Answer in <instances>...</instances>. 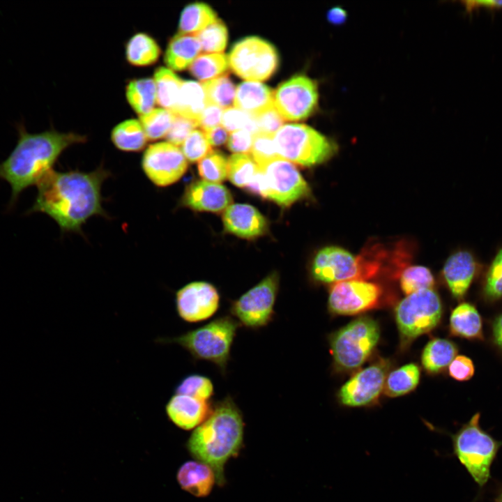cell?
Masks as SVG:
<instances>
[{
  "instance_id": "cell-1",
  "label": "cell",
  "mask_w": 502,
  "mask_h": 502,
  "mask_svg": "<svg viewBox=\"0 0 502 502\" xmlns=\"http://www.w3.org/2000/svg\"><path fill=\"white\" fill-rule=\"evenodd\" d=\"M110 173L100 167L91 172H50L38 184L31 213H43L62 231H79L94 215L107 217L102 205L101 187Z\"/></svg>"
},
{
  "instance_id": "cell-2",
  "label": "cell",
  "mask_w": 502,
  "mask_h": 502,
  "mask_svg": "<svg viewBox=\"0 0 502 502\" xmlns=\"http://www.w3.org/2000/svg\"><path fill=\"white\" fill-rule=\"evenodd\" d=\"M17 130L15 146L0 162V179L6 181L11 188L10 208L15 205L22 192L38 185L53 170L54 163L66 149L86 140L84 136L54 130L31 133L22 122L17 124Z\"/></svg>"
},
{
  "instance_id": "cell-3",
  "label": "cell",
  "mask_w": 502,
  "mask_h": 502,
  "mask_svg": "<svg viewBox=\"0 0 502 502\" xmlns=\"http://www.w3.org/2000/svg\"><path fill=\"white\" fill-rule=\"evenodd\" d=\"M242 413L230 395L217 402L207 418L191 434L188 448L198 461L213 470L216 482H225L226 462L236 456L243 439Z\"/></svg>"
},
{
  "instance_id": "cell-4",
  "label": "cell",
  "mask_w": 502,
  "mask_h": 502,
  "mask_svg": "<svg viewBox=\"0 0 502 502\" xmlns=\"http://www.w3.org/2000/svg\"><path fill=\"white\" fill-rule=\"evenodd\" d=\"M240 326L233 317L225 315L178 336L159 337L156 342L178 344L195 360L213 363L225 374L230 360L231 347Z\"/></svg>"
},
{
  "instance_id": "cell-5",
  "label": "cell",
  "mask_w": 502,
  "mask_h": 502,
  "mask_svg": "<svg viewBox=\"0 0 502 502\" xmlns=\"http://www.w3.org/2000/svg\"><path fill=\"white\" fill-rule=\"evenodd\" d=\"M480 413L451 434L453 454L480 488L491 478V468L502 441L496 439L480 425Z\"/></svg>"
},
{
  "instance_id": "cell-6",
  "label": "cell",
  "mask_w": 502,
  "mask_h": 502,
  "mask_svg": "<svg viewBox=\"0 0 502 502\" xmlns=\"http://www.w3.org/2000/svg\"><path fill=\"white\" fill-rule=\"evenodd\" d=\"M273 139L280 157L304 167L324 162L337 151L333 140L305 124H284Z\"/></svg>"
},
{
  "instance_id": "cell-7",
  "label": "cell",
  "mask_w": 502,
  "mask_h": 502,
  "mask_svg": "<svg viewBox=\"0 0 502 502\" xmlns=\"http://www.w3.org/2000/svg\"><path fill=\"white\" fill-rule=\"evenodd\" d=\"M380 337L378 323L368 317L354 319L335 331L329 338L336 370L358 368L370 356Z\"/></svg>"
},
{
  "instance_id": "cell-8",
  "label": "cell",
  "mask_w": 502,
  "mask_h": 502,
  "mask_svg": "<svg viewBox=\"0 0 502 502\" xmlns=\"http://www.w3.org/2000/svg\"><path fill=\"white\" fill-rule=\"evenodd\" d=\"M441 314V302L433 289L419 291L402 299L396 307L395 319L403 346L434 329Z\"/></svg>"
},
{
  "instance_id": "cell-9",
  "label": "cell",
  "mask_w": 502,
  "mask_h": 502,
  "mask_svg": "<svg viewBox=\"0 0 502 502\" xmlns=\"http://www.w3.org/2000/svg\"><path fill=\"white\" fill-rule=\"evenodd\" d=\"M379 268L376 261L355 256L337 246H327L315 255L311 268L312 278L321 283L347 280H365L373 277Z\"/></svg>"
},
{
  "instance_id": "cell-10",
  "label": "cell",
  "mask_w": 502,
  "mask_h": 502,
  "mask_svg": "<svg viewBox=\"0 0 502 502\" xmlns=\"http://www.w3.org/2000/svg\"><path fill=\"white\" fill-rule=\"evenodd\" d=\"M280 286L279 274L273 271L231 302L229 312L241 326L249 329L266 326L275 314Z\"/></svg>"
},
{
  "instance_id": "cell-11",
  "label": "cell",
  "mask_w": 502,
  "mask_h": 502,
  "mask_svg": "<svg viewBox=\"0 0 502 502\" xmlns=\"http://www.w3.org/2000/svg\"><path fill=\"white\" fill-rule=\"evenodd\" d=\"M228 61L229 68L238 77L259 82L272 76L277 68L279 59L271 43L259 37L250 36L234 45Z\"/></svg>"
},
{
  "instance_id": "cell-12",
  "label": "cell",
  "mask_w": 502,
  "mask_h": 502,
  "mask_svg": "<svg viewBox=\"0 0 502 502\" xmlns=\"http://www.w3.org/2000/svg\"><path fill=\"white\" fill-rule=\"evenodd\" d=\"M266 187L265 199L282 207H288L310 194L307 183L296 166L277 157L258 166Z\"/></svg>"
},
{
  "instance_id": "cell-13",
  "label": "cell",
  "mask_w": 502,
  "mask_h": 502,
  "mask_svg": "<svg viewBox=\"0 0 502 502\" xmlns=\"http://www.w3.org/2000/svg\"><path fill=\"white\" fill-rule=\"evenodd\" d=\"M319 93L317 82L304 75H294L273 91V105L284 120L301 121L317 109Z\"/></svg>"
},
{
  "instance_id": "cell-14",
  "label": "cell",
  "mask_w": 502,
  "mask_h": 502,
  "mask_svg": "<svg viewBox=\"0 0 502 502\" xmlns=\"http://www.w3.org/2000/svg\"><path fill=\"white\" fill-rule=\"evenodd\" d=\"M381 287L365 280L334 283L330 289L328 308L330 313L353 315L371 310L379 303Z\"/></svg>"
},
{
  "instance_id": "cell-15",
  "label": "cell",
  "mask_w": 502,
  "mask_h": 502,
  "mask_svg": "<svg viewBox=\"0 0 502 502\" xmlns=\"http://www.w3.org/2000/svg\"><path fill=\"white\" fill-rule=\"evenodd\" d=\"M142 167L154 185L165 187L183 176L188 169V160L177 146L162 142L151 144L146 149Z\"/></svg>"
},
{
  "instance_id": "cell-16",
  "label": "cell",
  "mask_w": 502,
  "mask_h": 502,
  "mask_svg": "<svg viewBox=\"0 0 502 502\" xmlns=\"http://www.w3.org/2000/svg\"><path fill=\"white\" fill-rule=\"evenodd\" d=\"M220 303L216 287L204 281L190 282L175 294L177 314L188 323H198L212 317L219 310Z\"/></svg>"
},
{
  "instance_id": "cell-17",
  "label": "cell",
  "mask_w": 502,
  "mask_h": 502,
  "mask_svg": "<svg viewBox=\"0 0 502 502\" xmlns=\"http://www.w3.org/2000/svg\"><path fill=\"white\" fill-rule=\"evenodd\" d=\"M388 368L387 361L380 360L358 372L340 388V403L349 407L373 404L383 390Z\"/></svg>"
},
{
  "instance_id": "cell-18",
  "label": "cell",
  "mask_w": 502,
  "mask_h": 502,
  "mask_svg": "<svg viewBox=\"0 0 502 502\" xmlns=\"http://www.w3.org/2000/svg\"><path fill=\"white\" fill-rule=\"evenodd\" d=\"M232 203L228 189L220 184L204 180L195 181L185 189L181 204L196 211L221 212Z\"/></svg>"
},
{
  "instance_id": "cell-19",
  "label": "cell",
  "mask_w": 502,
  "mask_h": 502,
  "mask_svg": "<svg viewBox=\"0 0 502 502\" xmlns=\"http://www.w3.org/2000/svg\"><path fill=\"white\" fill-rule=\"evenodd\" d=\"M481 268L472 252L459 250L452 254L443 267V276L452 296L462 299Z\"/></svg>"
},
{
  "instance_id": "cell-20",
  "label": "cell",
  "mask_w": 502,
  "mask_h": 502,
  "mask_svg": "<svg viewBox=\"0 0 502 502\" xmlns=\"http://www.w3.org/2000/svg\"><path fill=\"white\" fill-rule=\"evenodd\" d=\"M225 229L243 238H254L265 234L268 222L254 206L245 204H231L224 212Z\"/></svg>"
},
{
  "instance_id": "cell-21",
  "label": "cell",
  "mask_w": 502,
  "mask_h": 502,
  "mask_svg": "<svg viewBox=\"0 0 502 502\" xmlns=\"http://www.w3.org/2000/svg\"><path fill=\"white\" fill-rule=\"evenodd\" d=\"M165 410L174 425L189 430L201 425L207 418L212 408L209 402L175 393L168 400Z\"/></svg>"
},
{
  "instance_id": "cell-22",
  "label": "cell",
  "mask_w": 502,
  "mask_h": 502,
  "mask_svg": "<svg viewBox=\"0 0 502 502\" xmlns=\"http://www.w3.org/2000/svg\"><path fill=\"white\" fill-rule=\"evenodd\" d=\"M234 107L256 116L273 105V91L266 85L257 81L240 84L236 91Z\"/></svg>"
},
{
  "instance_id": "cell-23",
  "label": "cell",
  "mask_w": 502,
  "mask_h": 502,
  "mask_svg": "<svg viewBox=\"0 0 502 502\" xmlns=\"http://www.w3.org/2000/svg\"><path fill=\"white\" fill-rule=\"evenodd\" d=\"M177 479L182 489L197 497L207 496L216 482L211 467L199 461L184 463L178 471Z\"/></svg>"
},
{
  "instance_id": "cell-24",
  "label": "cell",
  "mask_w": 502,
  "mask_h": 502,
  "mask_svg": "<svg viewBox=\"0 0 502 502\" xmlns=\"http://www.w3.org/2000/svg\"><path fill=\"white\" fill-rule=\"evenodd\" d=\"M201 51L197 35L178 33L169 41L165 62L172 70H183L190 66Z\"/></svg>"
},
{
  "instance_id": "cell-25",
  "label": "cell",
  "mask_w": 502,
  "mask_h": 502,
  "mask_svg": "<svg viewBox=\"0 0 502 502\" xmlns=\"http://www.w3.org/2000/svg\"><path fill=\"white\" fill-rule=\"evenodd\" d=\"M452 335L471 340H482V317L475 305L464 302L453 309L449 322Z\"/></svg>"
},
{
  "instance_id": "cell-26",
  "label": "cell",
  "mask_w": 502,
  "mask_h": 502,
  "mask_svg": "<svg viewBox=\"0 0 502 502\" xmlns=\"http://www.w3.org/2000/svg\"><path fill=\"white\" fill-rule=\"evenodd\" d=\"M207 104L201 83L192 80L183 81L173 113L195 121L198 124V119Z\"/></svg>"
},
{
  "instance_id": "cell-27",
  "label": "cell",
  "mask_w": 502,
  "mask_h": 502,
  "mask_svg": "<svg viewBox=\"0 0 502 502\" xmlns=\"http://www.w3.org/2000/svg\"><path fill=\"white\" fill-rule=\"evenodd\" d=\"M458 351L456 344L446 339L435 338L425 346L421 356L425 370L437 374L449 366Z\"/></svg>"
},
{
  "instance_id": "cell-28",
  "label": "cell",
  "mask_w": 502,
  "mask_h": 502,
  "mask_svg": "<svg viewBox=\"0 0 502 502\" xmlns=\"http://www.w3.org/2000/svg\"><path fill=\"white\" fill-rule=\"evenodd\" d=\"M127 61L132 66L143 67L153 65L160 57V48L149 35L138 33L128 42L126 48Z\"/></svg>"
},
{
  "instance_id": "cell-29",
  "label": "cell",
  "mask_w": 502,
  "mask_h": 502,
  "mask_svg": "<svg viewBox=\"0 0 502 502\" xmlns=\"http://www.w3.org/2000/svg\"><path fill=\"white\" fill-rule=\"evenodd\" d=\"M217 19L215 12L208 5L194 2L186 6L181 12L179 33L196 35Z\"/></svg>"
},
{
  "instance_id": "cell-30",
  "label": "cell",
  "mask_w": 502,
  "mask_h": 502,
  "mask_svg": "<svg viewBox=\"0 0 502 502\" xmlns=\"http://www.w3.org/2000/svg\"><path fill=\"white\" fill-rule=\"evenodd\" d=\"M126 97L130 105L139 116L150 112L157 103L153 79L142 78L130 81L126 86Z\"/></svg>"
},
{
  "instance_id": "cell-31",
  "label": "cell",
  "mask_w": 502,
  "mask_h": 502,
  "mask_svg": "<svg viewBox=\"0 0 502 502\" xmlns=\"http://www.w3.org/2000/svg\"><path fill=\"white\" fill-rule=\"evenodd\" d=\"M157 103L173 112L183 81L169 68L159 67L154 73Z\"/></svg>"
},
{
  "instance_id": "cell-32",
  "label": "cell",
  "mask_w": 502,
  "mask_h": 502,
  "mask_svg": "<svg viewBox=\"0 0 502 502\" xmlns=\"http://www.w3.org/2000/svg\"><path fill=\"white\" fill-rule=\"evenodd\" d=\"M112 141L121 151L135 152L142 150L148 139L139 121L130 119L121 122L113 129Z\"/></svg>"
},
{
  "instance_id": "cell-33",
  "label": "cell",
  "mask_w": 502,
  "mask_h": 502,
  "mask_svg": "<svg viewBox=\"0 0 502 502\" xmlns=\"http://www.w3.org/2000/svg\"><path fill=\"white\" fill-rule=\"evenodd\" d=\"M420 380V369L409 363L389 373L386 377L384 393L391 397L405 395L417 386Z\"/></svg>"
},
{
  "instance_id": "cell-34",
  "label": "cell",
  "mask_w": 502,
  "mask_h": 502,
  "mask_svg": "<svg viewBox=\"0 0 502 502\" xmlns=\"http://www.w3.org/2000/svg\"><path fill=\"white\" fill-rule=\"evenodd\" d=\"M228 57L223 53H204L194 60L189 70L202 82L224 75L229 68Z\"/></svg>"
},
{
  "instance_id": "cell-35",
  "label": "cell",
  "mask_w": 502,
  "mask_h": 502,
  "mask_svg": "<svg viewBox=\"0 0 502 502\" xmlns=\"http://www.w3.org/2000/svg\"><path fill=\"white\" fill-rule=\"evenodd\" d=\"M175 114L164 108H154L140 116L139 122L148 140L154 141L165 137L174 120Z\"/></svg>"
},
{
  "instance_id": "cell-36",
  "label": "cell",
  "mask_w": 502,
  "mask_h": 502,
  "mask_svg": "<svg viewBox=\"0 0 502 502\" xmlns=\"http://www.w3.org/2000/svg\"><path fill=\"white\" fill-rule=\"evenodd\" d=\"M208 104L229 108L234 104L236 89L227 75H222L201 83Z\"/></svg>"
},
{
  "instance_id": "cell-37",
  "label": "cell",
  "mask_w": 502,
  "mask_h": 502,
  "mask_svg": "<svg viewBox=\"0 0 502 502\" xmlns=\"http://www.w3.org/2000/svg\"><path fill=\"white\" fill-rule=\"evenodd\" d=\"M258 171V166L248 153H234L228 159L227 176L238 187H245Z\"/></svg>"
},
{
  "instance_id": "cell-38",
  "label": "cell",
  "mask_w": 502,
  "mask_h": 502,
  "mask_svg": "<svg viewBox=\"0 0 502 502\" xmlns=\"http://www.w3.org/2000/svg\"><path fill=\"white\" fill-rule=\"evenodd\" d=\"M400 282L402 291L407 296L419 291L432 289L434 285L431 271L423 266L407 267L402 271Z\"/></svg>"
},
{
  "instance_id": "cell-39",
  "label": "cell",
  "mask_w": 502,
  "mask_h": 502,
  "mask_svg": "<svg viewBox=\"0 0 502 502\" xmlns=\"http://www.w3.org/2000/svg\"><path fill=\"white\" fill-rule=\"evenodd\" d=\"M482 295L488 302L502 299V248L497 252L486 271Z\"/></svg>"
},
{
  "instance_id": "cell-40",
  "label": "cell",
  "mask_w": 502,
  "mask_h": 502,
  "mask_svg": "<svg viewBox=\"0 0 502 502\" xmlns=\"http://www.w3.org/2000/svg\"><path fill=\"white\" fill-rule=\"evenodd\" d=\"M174 393L209 402L214 394V386L208 377L193 374L188 375L181 380L176 386Z\"/></svg>"
},
{
  "instance_id": "cell-41",
  "label": "cell",
  "mask_w": 502,
  "mask_h": 502,
  "mask_svg": "<svg viewBox=\"0 0 502 502\" xmlns=\"http://www.w3.org/2000/svg\"><path fill=\"white\" fill-rule=\"evenodd\" d=\"M196 35L205 53H222L227 44V29L219 19Z\"/></svg>"
},
{
  "instance_id": "cell-42",
  "label": "cell",
  "mask_w": 502,
  "mask_h": 502,
  "mask_svg": "<svg viewBox=\"0 0 502 502\" xmlns=\"http://www.w3.org/2000/svg\"><path fill=\"white\" fill-rule=\"evenodd\" d=\"M200 176L206 181L219 183L227 177L228 160L219 151H211L198 163Z\"/></svg>"
},
{
  "instance_id": "cell-43",
  "label": "cell",
  "mask_w": 502,
  "mask_h": 502,
  "mask_svg": "<svg viewBox=\"0 0 502 502\" xmlns=\"http://www.w3.org/2000/svg\"><path fill=\"white\" fill-rule=\"evenodd\" d=\"M221 124L227 131L245 129L252 134L259 132L254 117L236 107H229L222 112Z\"/></svg>"
},
{
  "instance_id": "cell-44",
  "label": "cell",
  "mask_w": 502,
  "mask_h": 502,
  "mask_svg": "<svg viewBox=\"0 0 502 502\" xmlns=\"http://www.w3.org/2000/svg\"><path fill=\"white\" fill-rule=\"evenodd\" d=\"M181 151L187 160L195 162L211 153V147L204 132L193 130L181 145Z\"/></svg>"
},
{
  "instance_id": "cell-45",
  "label": "cell",
  "mask_w": 502,
  "mask_h": 502,
  "mask_svg": "<svg viewBox=\"0 0 502 502\" xmlns=\"http://www.w3.org/2000/svg\"><path fill=\"white\" fill-rule=\"evenodd\" d=\"M250 153L257 166L280 157L276 150L273 135L262 132H257L253 135Z\"/></svg>"
},
{
  "instance_id": "cell-46",
  "label": "cell",
  "mask_w": 502,
  "mask_h": 502,
  "mask_svg": "<svg viewBox=\"0 0 502 502\" xmlns=\"http://www.w3.org/2000/svg\"><path fill=\"white\" fill-rule=\"evenodd\" d=\"M197 126L198 124L196 121L175 114L174 120L165 137L168 142L177 146H181Z\"/></svg>"
},
{
  "instance_id": "cell-47",
  "label": "cell",
  "mask_w": 502,
  "mask_h": 502,
  "mask_svg": "<svg viewBox=\"0 0 502 502\" xmlns=\"http://www.w3.org/2000/svg\"><path fill=\"white\" fill-rule=\"evenodd\" d=\"M253 116L259 132L274 135L283 126L284 119L274 107Z\"/></svg>"
},
{
  "instance_id": "cell-48",
  "label": "cell",
  "mask_w": 502,
  "mask_h": 502,
  "mask_svg": "<svg viewBox=\"0 0 502 502\" xmlns=\"http://www.w3.org/2000/svg\"><path fill=\"white\" fill-rule=\"evenodd\" d=\"M450 376L459 381L469 380L474 374L475 366L472 360L463 355L457 356L448 366Z\"/></svg>"
},
{
  "instance_id": "cell-49",
  "label": "cell",
  "mask_w": 502,
  "mask_h": 502,
  "mask_svg": "<svg viewBox=\"0 0 502 502\" xmlns=\"http://www.w3.org/2000/svg\"><path fill=\"white\" fill-rule=\"evenodd\" d=\"M253 134L245 129L234 131L227 140L228 149L236 153H247L250 151Z\"/></svg>"
},
{
  "instance_id": "cell-50",
  "label": "cell",
  "mask_w": 502,
  "mask_h": 502,
  "mask_svg": "<svg viewBox=\"0 0 502 502\" xmlns=\"http://www.w3.org/2000/svg\"><path fill=\"white\" fill-rule=\"evenodd\" d=\"M222 109L213 104H207L198 119V126L203 132L218 126L221 123Z\"/></svg>"
},
{
  "instance_id": "cell-51",
  "label": "cell",
  "mask_w": 502,
  "mask_h": 502,
  "mask_svg": "<svg viewBox=\"0 0 502 502\" xmlns=\"http://www.w3.org/2000/svg\"><path fill=\"white\" fill-rule=\"evenodd\" d=\"M204 133L210 144L213 146H220L225 144L229 138L228 131L222 126H218Z\"/></svg>"
},
{
  "instance_id": "cell-52",
  "label": "cell",
  "mask_w": 502,
  "mask_h": 502,
  "mask_svg": "<svg viewBox=\"0 0 502 502\" xmlns=\"http://www.w3.org/2000/svg\"><path fill=\"white\" fill-rule=\"evenodd\" d=\"M245 188L250 192L265 198L266 187L264 178L259 168L255 175Z\"/></svg>"
},
{
  "instance_id": "cell-53",
  "label": "cell",
  "mask_w": 502,
  "mask_h": 502,
  "mask_svg": "<svg viewBox=\"0 0 502 502\" xmlns=\"http://www.w3.org/2000/svg\"><path fill=\"white\" fill-rule=\"evenodd\" d=\"M465 6L466 10L469 13L474 10H477L479 8H487L491 9H499L502 8V0L501 1H476V0H468L462 1Z\"/></svg>"
},
{
  "instance_id": "cell-54",
  "label": "cell",
  "mask_w": 502,
  "mask_h": 502,
  "mask_svg": "<svg viewBox=\"0 0 502 502\" xmlns=\"http://www.w3.org/2000/svg\"><path fill=\"white\" fill-rule=\"evenodd\" d=\"M493 342L502 351V313L499 314L492 324Z\"/></svg>"
},
{
  "instance_id": "cell-55",
  "label": "cell",
  "mask_w": 502,
  "mask_h": 502,
  "mask_svg": "<svg viewBox=\"0 0 502 502\" xmlns=\"http://www.w3.org/2000/svg\"><path fill=\"white\" fill-rule=\"evenodd\" d=\"M327 18L330 23L340 24L347 19V12L340 7L336 6L328 10Z\"/></svg>"
},
{
  "instance_id": "cell-56",
  "label": "cell",
  "mask_w": 502,
  "mask_h": 502,
  "mask_svg": "<svg viewBox=\"0 0 502 502\" xmlns=\"http://www.w3.org/2000/svg\"><path fill=\"white\" fill-rule=\"evenodd\" d=\"M494 502H502V486L499 487L494 497Z\"/></svg>"
}]
</instances>
